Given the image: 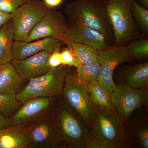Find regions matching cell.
<instances>
[{
	"instance_id": "obj_10",
	"label": "cell",
	"mask_w": 148,
	"mask_h": 148,
	"mask_svg": "<svg viewBox=\"0 0 148 148\" xmlns=\"http://www.w3.org/2000/svg\"><path fill=\"white\" fill-rule=\"evenodd\" d=\"M67 33L72 42L90 46L98 51L108 46L106 37L101 33L78 20L71 19L68 22Z\"/></svg>"
},
{
	"instance_id": "obj_3",
	"label": "cell",
	"mask_w": 148,
	"mask_h": 148,
	"mask_svg": "<svg viewBox=\"0 0 148 148\" xmlns=\"http://www.w3.org/2000/svg\"><path fill=\"white\" fill-rule=\"evenodd\" d=\"M131 1L108 0L105 6L116 45H124L136 34Z\"/></svg>"
},
{
	"instance_id": "obj_25",
	"label": "cell",
	"mask_w": 148,
	"mask_h": 148,
	"mask_svg": "<svg viewBox=\"0 0 148 148\" xmlns=\"http://www.w3.org/2000/svg\"><path fill=\"white\" fill-rule=\"evenodd\" d=\"M50 134L49 127L47 125L43 123L34 128L32 131L31 138L35 143H41L49 139Z\"/></svg>"
},
{
	"instance_id": "obj_5",
	"label": "cell",
	"mask_w": 148,
	"mask_h": 148,
	"mask_svg": "<svg viewBox=\"0 0 148 148\" xmlns=\"http://www.w3.org/2000/svg\"><path fill=\"white\" fill-rule=\"evenodd\" d=\"M51 8L40 0H29L12 13L14 40L25 41Z\"/></svg>"
},
{
	"instance_id": "obj_32",
	"label": "cell",
	"mask_w": 148,
	"mask_h": 148,
	"mask_svg": "<svg viewBox=\"0 0 148 148\" xmlns=\"http://www.w3.org/2000/svg\"><path fill=\"white\" fill-rule=\"evenodd\" d=\"M11 123V121L8 117L0 114V130L7 128Z\"/></svg>"
},
{
	"instance_id": "obj_29",
	"label": "cell",
	"mask_w": 148,
	"mask_h": 148,
	"mask_svg": "<svg viewBox=\"0 0 148 148\" xmlns=\"http://www.w3.org/2000/svg\"><path fill=\"white\" fill-rule=\"evenodd\" d=\"M138 138L140 145L143 148H148V129L145 127L139 130Z\"/></svg>"
},
{
	"instance_id": "obj_8",
	"label": "cell",
	"mask_w": 148,
	"mask_h": 148,
	"mask_svg": "<svg viewBox=\"0 0 148 148\" xmlns=\"http://www.w3.org/2000/svg\"><path fill=\"white\" fill-rule=\"evenodd\" d=\"M112 99L120 116L127 117L136 109L147 102V94L142 89L131 87L126 84L116 86Z\"/></svg>"
},
{
	"instance_id": "obj_27",
	"label": "cell",
	"mask_w": 148,
	"mask_h": 148,
	"mask_svg": "<svg viewBox=\"0 0 148 148\" xmlns=\"http://www.w3.org/2000/svg\"><path fill=\"white\" fill-rule=\"evenodd\" d=\"M29 0H0V10L12 13Z\"/></svg>"
},
{
	"instance_id": "obj_33",
	"label": "cell",
	"mask_w": 148,
	"mask_h": 148,
	"mask_svg": "<svg viewBox=\"0 0 148 148\" xmlns=\"http://www.w3.org/2000/svg\"><path fill=\"white\" fill-rule=\"evenodd\" d=\"M137 1H138L137 2L140 5L148 10V0H137Z\"/></svg>"
},
{
	"instance_id": "obj_23",
	"label": "cell",
	"mask_w": 148,
	"mask_h": 148,
	"mask_svg": "<svg viewBox=\"0 0 148 148\" xmlns=\"http://www.w3.org/2000/svg\"><path fill=\"white\" fill-rule=\"evenodd\" d=\"M130 58H144L148 56V40L143 39L134 41L126 46Z\"/></svg>"
},
{
	"instance_id": "obj_28",
	"label": "cell",
	"mask_w": 148,
	"mask_h": 148,
	"mask_svg": "<svg viewBox=\"0 0 148 148\" xmlns=\"http://www.w3.org/2000/svg\"><path fill=\"white\" fill-rule=\"evenodd\" d=\"M47 64L51 69H55L62 65L60 49L55 50L50 53Z\"/></svg>"
},
{
	"instance_id": "obj_12",
	"label": "cell",
	"mask_w": 148,
	"mask_h": 148,
	"mask_svg": "<svg viewBox=\"0 0 148 148\" xmlns=\"http://www.w3.org/2000/svg\"><path fill=\"white\" fill-rule=\"evenodd\" d=\"M64 45L61 41L51 37L30 42L14 40L12 47V59L22 60L42 51L51 53L61 49Z\"/></svg>"
},
{
	"instance_id": "obj_20",
	"label": "cell",
	"mask_w": 148,
	"mask_h": 148,
	"mask_svg": "<svg viewBox=\"0 0 148 148\" xmlns=\"http://www.w3.org/2000/svg\"><path fill=\"white\" fill-rule=\"evenodd\" d=\"M71 48L75 53L80 66L100 63V58L98 51L90 46L73 42Z\"/></svg>"
},
{
	"instance_id": "obj_15",
	"label": "cell",
	"mask_w": 148,
	"mask_h": 148,
	"mask_svg": "<svg viewBox=\"0 0 148 148\" xmlns=\"http://www.w3.org/2000/svg\"><path fill=\"white\" fill-rule=\"evenodd\" d=\"M23 80L11 63L0 65V93L16 94Z\"/></svg>"
},
{
	"instance_id": "obj_4",
	"label": "cell",
	"mask_w": 148,
	"mask_h": 148,
	"mask_svg": "<svg viewBox=\"0 0 148 148\" xmlns=\"http://www.w3.org/2000/svg\"><path fill=\"white\" fill-rule=\"evenodd\" d=\"M63 91L66 101L80 116L92 123L96 116V106L91 101L88 89L79 80L77 73L69 72L67 74Z\"/></svg>"
},
{
	"instance_id": "obj_9",
	"label": "cell",
	"mask_w": 148,
	"mask_h": 148,
	"mask_svg": "<svg viewBox=\"0 0 148 148\" xmlns=\"http://www.w3.org/2000/svg\"><path fill=\"white\" fill-rule=\"evenodd\" d=\"M66 66L61 65L53 75L45 74L41 77L37 86L25 97L24 102L32 98H51L60 94L63 90L66 76L70 72Z\"/></svg>"
},
{
	"instance_id": "obj_13",
	"label": "cell",
	"mask_w": 148,
	"mask_h": 148,
	"mask_svg": "<svg viewBox=\"0 0 148 148\" xmlns=\"http://www.w3.org/2000/svg\"><path fill=\"white\" fill-rule=\"evenodd\" d=\"M50 53L42 51L22 60L12 59L11 63L24 79L37 77L46 73L50 69L47 62Z\"/></svg>"
},
{
	"instance_id": "obj_24",
	"label": "cell",
	"mask_w": 148,
	"mask_h": 148,
	"mask_svg": "<svg viewBox=\"0 0 148 148\" xmlns=\"http://www.w3.org/2000/svg\"><path fill=\"white\" fill-rule=\"evenodd\" d=\"M16 94L0 93V114L8 117L21 104L16 99Z\"/></svg>"
},
{
	"instance_id": "obj_11",
	"label": "cell",
	"mask_w": 148,
	"mask_h": 148,
	"mask_svg": "<svg viewBox=\"0 0 148 148\" xmlns=\"http://www.w3.org/2000/svg\"><path fill=\"white\" fill-rule=\"evenodd\" d=\"M59 118L61 131L66 142L75 147L86 148V139L88 132L80 121L64 109L60 111Z\"/></svg>"
},
{
	"instance_id": "obj_14",
	"label": "cell",
	"mask_w": 148,
	"mask_h": 148,
	"mask_svg": "<svg viewBox=\"0 0 148 148\" xmlns=\"http://www.w3.org/2000/svg\"><path fill=\"white\" fill-rule=\"evenodd\" d=\"M51 101L52 98L47 97H37L25 101L14 116L12 123L14 125L23 124L45 110Z\"/></svg>"
},
{
	"instance_id": "obj_19",
	"label": "cell",
	"mask_w": 148,
	"mask_h": 148,
	"mask_svg": "<svg viewBox=\"0 0 148 148\" xmlns=\"http://www.w3.org/2000/svg\"><path fill=\"white\" fill-rule=\"evenodd\" d=\"M29 141L23 131L15 128L0 130V148H22L27 147Z\"/></svg>"
},
{
	"instance_id": "obj_22",
	"label": "cell",
	"mask_w": 148,
	"mask_h": 148,
	"mask_svg": "<svg viewBox=\"0 0 148 148\" xmlns=\"http://www.w3.org/2000/svg\"><path fill=\"white\" fill-rule=\"evenodd\" d=\"M131 11L133 18L142 30L146 33L148 32V10L142 6L136 1L132 0Z\"/></svg>"
},
{
	"instance_id": "obj_31",
	"label": "cell",
	"mask_w": 148,
	"mask_h": 148,
	"mask_svg": "<svg viewBox=\"0 0 148 148\" xmlns=\"http://www.w3.org/2000/svg\"><path fill=\"white\" fill-rule=\"evenodd\" d=\"M42 1L48 8L53 9L58 7L62 4L64 0H43Z\"/></svg>"
},
{
	"instance_id": "obj_1",
	"label": "cell",
	"mask_w": 148,
	"mask_h": 148,
	"mask_svg": "<svg viewBox=\"0 0 148 148\" xmlns=\"http://www.w3.org/2000/svg\"><path fill=\"white\" fill-rule=\"evenodd\" d=\"M91 133L86 139L88 148H116L123 144L124 136L120 117L117 112L96 106V116Z\"/></svg>"
},
{
	"instance_id": "obj_16",
	"label": "cell",
	"mask_w": 148,
	"mask_h": 148,
	"mask_svg": "<svg viewBox=\"0 0 148 148\" xmlns=\"http://www.w3.org/2000/svg\"><path fill=\"white\" fill-rule=\"evenodd\" d=\"M123 81L131 87L142 89L148 85V62L127 66L123 71Z\"/></svg>"
},
{
	"instance_id": "obj_30",
	"label": "cell",
	"mask_w": 148,
	"mask_h": 148,
	"mask_svg": "<svg viewBox=\"0 0 148 148\" xmlns=\"http://www.w3.org/2000/svg\"><path fill=\"white\" fill-rule=\"evenodd\" d=\"M12 18V13L0 10V29L9 20Z\"/></svg>"
},
{
	"instance_id": "obj_6",
	"label": "cell",
	"mask_w": 148,
	"mask_h": 148,
	"mask_svg": "<svg viewBox=\"0 0 148 148\" xmlns=\"http://www.w3.org/2000/svg\"><path fill=\"white\" fill-rule=\"evenodd\" d=\"M68 22L64 15L55 8L50 9L45 16L32 30L25 41L30 42L46 38L59 40L71 47L68 33Z\"/></svg>"
},
{
	"instance_id": "obj_18",
	"label": "cell",
	"mask_w": 148,
	"mask_h": 148,
	"mask_svg": "<svg viewBox=\"0 0 148 148\" xmlns=\"http://www.w3.org/2000/svg\"><path fill=\"white\" fill-rule=\"evenodd\" d=\"M87 88L89 90L91 101L95 106L106 110L117 112L112 100L111 93L103 88L98 81L91 83L88 85Z\"/></svg>"
},
{
	"instance_id": "obj_17",
	"label": "cell",
	"mask_w": 148,
	"mask_h": 148,
	"mask_svg": "<svg viewBox=\"0 0 148 148\" xmlns=\"http://www.w3.org/2000/svg\"><path fill=\"white\" fill-rule=\"evenodd\" d=\"M14 34V27L11 18L0 29V65L11 63L12 61Z\"/></svg>"
},
{
	"instance_id": "obj_2",
	"label": "cell",
	"mask_w": 148,
	"mask_h": 148,
	"mask_svg": "<svg viewBox=\"0 0 148 148\" xmlns=\"http://www.w3.org/2000/svg\"><path fill=\"white\" fill-rule=\"evenodd\" d=\"M71 19L81 21L104 36L107 40L113 37L105 6L101 0H75L66 10Z\"/></svg>"
},
{
	"instance_id": "obj_7",
	"label": "cell",
	"mask_w": 148,
	"mask_h": 148,
	"mask_svg": "<svg viewBox=\"0 0 148 148\" xmlns=\"http://www.w3.org/2000/svg\"><path fill=\"white\" fill-rule=\"evenodd\" d=\"M98 52L101 67L98 82L112 94L116 86L113 79L115 70L119 64L127 62L130 58L125 45L108 46Z\"/></svg>"
},
{
	"instance_id": "obj_26",
	"label": "cell",
	"mask_w": 148,
	"mask_h": 148,
	"mask_svg": "<svg viewBox=\"0 0 148 148\" xmlns=\"http://www.w3.org/2000/svg\"><path fill=\"white\" fill-rule=\"evenodd\" d=\"M62 65L65 66L75 67L78 69L80 66L79 63L75 53L72 48L67 46L61 51Z\"/></svg>"
},
{
	"instance_id": "obj_21",
	"label": "cell",
	"mask_w": 148,
	"mask_h": 148,
	"mask_svg": "<svg viewBox=\"0 0 148 148\" xmlns=\"http://www.w3.org/2000/svg\"><path fill=\"white\" fill-rule=\"evenodd\" d=\"M101 68L100 63L80 65L77 69V75L79 80L87 88L91 83L98 81Z\"/></svg>"
}]
</instances>
